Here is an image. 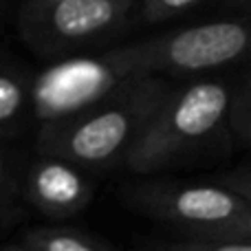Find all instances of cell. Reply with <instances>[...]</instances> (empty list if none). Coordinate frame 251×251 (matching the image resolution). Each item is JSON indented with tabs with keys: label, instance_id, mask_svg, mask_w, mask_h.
Listing matches in <instances>:
<instances>
[{
	"label": "cell",
	"instance_id": "1",
	"mask_svg": "<svg viewBox=\"0 0 251 251\" xmlns=\"http://www.w3.org/2000/svg\"><path fill=\"white\" fill-rule=\"evenodd\" d=\"M168 91L170 84L159 75L124 79L95 104L40 126L38 152L73 161L86 170L119 163Z\"/></svg>",
	"mask_w": 251,
	"mask_h": 251
},
{
	"label": "cell",
	"instance_id": "2",
	"mask_svg": "<svg viewBox=\"0 0 251 251\" xmlns=\"http://www.w3.org/2000/svg\"><path fill=\"white\" fill-rule=\"evenodd\" d=\"M231 88L234 84L221 77L170 86L122 163L134 174H159L196 159L218 139H227Z\"/></svg>",
	"mask_w": 251,
	"mask_h": 251
},
{
	"label": "cell",
	"instance_id": "3",
	"mask_svg": "<svg viewBox=\"0 0 251 251\" xmlns=\"http://www.w3.org/2000/svg\"><path fill=\"white\" fill-rule=\"evenodd\" d=\"M124 199L174 236L251 240V199L225 181H141L130 185Z\"/></svg>",
	"mask_w": 251,
	"mask_h": 251
},
{
	"label": "cell",
	"instance_id": "4",
	"mask_svg": "<svg viewBox=\"0 0 251 251\" xmlns=\"http://www.w3.org/2000/svg\"><path fill=\"white\" fill-rule=\"evenodd\" d=\"M132 75H199L240 62L249 51L245 20L183 26L117 47Z\"/></svg>",
	"mask_w": 251,
	"mask_h": 251
},
{
	"label": "cell",
	"instance_id": "5",
	"mask_svg": "<svg viewBox=\"0 0 251 251\" xmlns=\"http://www.w3.org/2000/svg\"><path fill=\"white\" fill-rule=\"evenodd\" d=\"M137 0H55L22 9L20 31L35 53L60 57L106 40L124 26Z\"/></svg>",
	"mask_w": 251,
	"mask_h": 251
},
{
	"label": "cell",
	"instance_id": "6",
	"mask_svg": "<svg viewBox=\"0 0 251 251\" xmlns=\"http://www.w3.org/2000/svg\"><path fill=\"white\" fill-rule=\"evenodd\" d=\"M128 77L134 75L117 47L100 55L66 57L31 77L29 110L40 126L57 122L95 104Z\"/></svg>",
	"mask_w": 251,
	"mask_h": 251
},
{
	"label": "cell",
	"instance_id": "7",
	"mask_svg": "<svg viewBox=\"0 0 251 251\" xmlns=\"http://www.w3.org/2000/svg\"><path fill=\"white\" fill-rule=\"evenodd\" d=\"M25 192L40 214L64 221L91 205L95 183L82 165L60 156L40 154L26 172Z\"/></svg>",
	"mask_w": 251,
	"mask_h": 251
},
{
	"label": "cell",
	"instance_id": "8",
	"mask_svg": "<svg viewBox=\"0 0 251 251\" xmlns=\"http://www.w3.org/2000/svg\"><path fill=\"white\" fill-rule=\"evenodd\" d=\"M26 251H117L93 234L73 227H33L22 236Z\"/></svg>",
	"mask_w": 251,
	"mask_h": 251
},
{
	"label": "cell",
	"instance_id": "9",
	"mask_svg": "<svg viewBox=\"0 0 251 251\" xmlns=\"http://www.w3.org/2000/svg\"><path fill=\"white\" fill-rule=\"evenodd\" d=\"M31 77L22 71L0 66V137L16 128L29 110Z\"/></svg>",
	"mask_w": 251,
	"mask_h": 251
},
{
	"label": "cell",
	"instance_id": "10",
	"mask_svg": "<svg viewBox=\"0 0 251 251\" xmlns=\"http://www.w3.org/2000/svg\"><path fill=\"white\" fill-rule=\"evenodd\" d=\"M227 139L236 143L238 148H245L251 139V84L247 77H243L238 84H234L227 106L225 117Z\"/></svg>",
	"mask_w": 251,
	"mask_h": 251
},
{
	"label": "cell",
	"instance_id": "11",
	"mask_svg": "<svg viewBox=\"0 0 251 251\" xmlns=\"http://www.w3.org/2000/svg\"><path fill=\"white\" fill-rule=\"evenodd\" d=\"M148 251H251V240L234 238H174L154 240L148 245Z\"/></svg>",
	"mask_w": 251,
	"mask_h": 251
},
{
	"label": "cell",
	"instance_id": "12",
	"mask_svg": "<svg viewBox=\"0 0 251 251\" xmlns=\"http://www.w3.org/2000/svg\"><path fill=\"white\" fill-rule=\"evenodd\" d=\"M203 2L205 0H141L139 18L146 25H159L165 20H174Z\"/></svg>",
	"mask_w": 251,
	"mask_h": 251
},
{
	"label": "cell",
	"instance_id": "13",
	"mask_svg": "<svg viewBox=\"0 0 251 251\" xmlns=\"http://www.w3.org/2000/svg\"><path fill=\"white\" fill-rule=\"evenodd\" d=\"M11 174H13L11 156H9V150L0 141V203H2V199H7L9 190H11V183H13Z\"/></svg>",
	"mask_w": 251,
	"mask_h": 251
},
{
	"label": "cell",
	"instance_id": "14",
	"mask_svg": "<svg viewBox=\"0 0 251 251\" xmlns=\"http://www.w3.org/2000/svg\"><path fill=\"white\" fill-rule=\"evenodd\" d=\"M55 0H25L22 9H33V7H44V4H51Z\"/></svg>",
	"mask_w": 251,
	"mask_h": 251
},
{
	"label": "cell",
	"instance_id": "15",
	"mask_svg": "<svg viewBox=\"0 0 251 251\" xmlns=\"http://www.w3.org/2000/svg\"><path fill=\"white\" fill-rule=\"evenodd\" d=\"M0 251H26L22 245H9V247H2Z\"/></svg>",
	"mask_w": 251,
	"mask_h": 251
}]
</instances>
